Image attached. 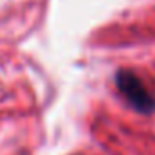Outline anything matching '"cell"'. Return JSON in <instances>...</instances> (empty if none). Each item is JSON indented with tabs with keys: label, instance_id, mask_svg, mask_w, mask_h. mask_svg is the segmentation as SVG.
I'll list each match as a JSON object with an SVG mask.
<instances>
[{
	"label": "cell",
	"instance_id": "cell-1",
	"mask_svg": "<svg viewBox=\"0 0 155 155\" xmlns=\"http://www.w3.org/2000/svg\"><path fill=\"white\" fill-rule=\"evenodd\" d=\"M115 84L119 91L126 97V101L140 113H151L155 111V97L150 93V90L144 86V82L133 71L120 69L115 75Z\"/></svg>",
	"mask_w": 155,
	"mask_h": 155
}]
</instances>
